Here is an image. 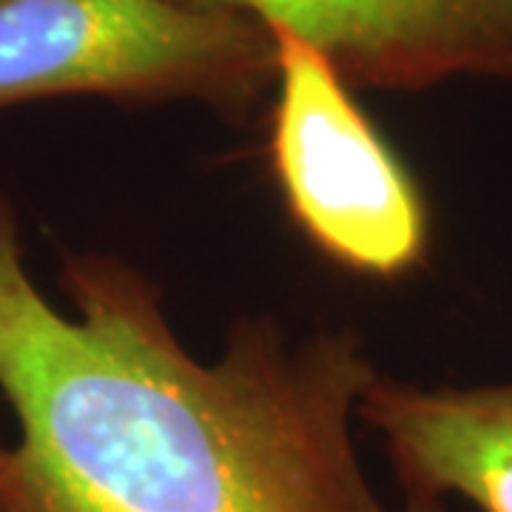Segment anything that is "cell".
I'll list each match as a JSON object with an SVG mask.
<instances>
[{
    "mask_svg": "<svg viewBox=\"0 0 512 512\" xmlns=\"http://www.w3.org/2000/svg\"><path fill=\"white\" fill-rule=\"evenodd\" d=\"M60 282L69 313L0 197V512H450L365 473L353 430L382 373L356 333L245 319L205 362L123 259L66 254Z\"/></svg>",
    "mask_w": 512,
    "mask_h": 512,
    "instance_id": "6da1fadb",
    "label": "cell"
},
{
    "mask_svg": "<svg viewBox=\"0 0 512 512\" xmlns=\"http://www.w3.org/2000/svg\"><path fill=\"white\" fill-rule=\"evenodd\" d=\"M259 20L194 0H0V111L55 100H191L245 111L274 83Z\"/></svg>",
    "mask_w": 512,
    "mask_h": 512,
    "instance_id": "7a4b0ae2",
    "label": "cell"
},
{
    "mask_svg": "<svg viewBox=\"0 0 512 512\" xmlns=\"http://www.w3.org/2000/svg\"><path fill=\"white\" fill-rule=\"evenodd\" d=\"M268 32L276 49L268 157L293 225L350 274L416 271L430 248L419 183L330 57L293 32Z\"/></svg>",
    "mask_w": 512,
    "mask_h": 512,
    "instance_id": "3957f363",
    "label": "cell"
},
{
    "mask_svg": "<svg viewBox=\"0 0 512 512\" xmlns=\"http://www.w3.org/2000/svg\"><path fill=\"white\" fill-rule=\"evenodd\" d=\"M313 43L350 86L512 80V0H194Z\"/></svg>",
    "mask_w": 512,
    "mask_h": 512,
    "instance_id": "277c9868",
    "label": "cell"
},
{
    "mask_svg": "<svg viewBox=\"0 0 512 512\" xmlns=\"http://www.w3.org/2000/svg\"><path fill=\"white\" fill-rule=\"evenodd\" d=\"M402 495L512 512V382L424 387L379 376L362 404Z\"/></svg>",
    "mask_w": 512,
    "mask_h": 512,
    "instance_id": "5b68a950",
    "label": "cell"
},
{
    "mask_svg": "<svg viewBox=\"0 0 512 512\" xmlns=\"http://www.w3.org/2000/svg\"><path fill=\"white\" fill-rule=\"evenodd\" d=\"M0 447H3V439H0Z\"/></svg>",
    "mask_w": 512,
    "mask_h": 512,
    "instance_id": "8992f818",
    "label": "cell"
}]
</instances>
